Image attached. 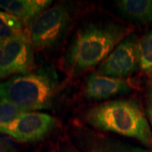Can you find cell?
<instances>
[{"instance_id": "obj_1", "label": "cell", "mask_w": 152, "mask_h": 152, "mask_svg": "<svg viewBox=\"0 0 152 152\" xmlns=\"http://www.w3.org/2000/svg\"><path fill=\"white\" fill-rule=\"evenodd\" d=\"M134 28L117 22H91L80 28L65 55V64L73 75L101 64Z\"/></svg>"}, {"instance_id": "obj_4", "label": "cell", "mask_w": 152, "mask_h": 152, "mask_svg": "<svg viewBox=\"0 0 152 152\" xmlns=\"http://www.w3.org/2000/svg\"><path fill=\"white\" fill-rule=\"evenodd\" d=\"M72 23V11L64 4L48 8L30 24L28 36L33 47L48 49L58 44Z\"/></svg>"}, {"instance_id": "obj_3", "label": "cell", "mask_w": 152, "mask_h": 152, "mask_svg": "<svg viewBox=\"0 0 152 152\" xmlns=\"http://www.w3.org/2000/svg\"><path fill=\"white\" fill-rule=\"evenodd\" d=\"M58 91L57 74L47 68L14 75L0 82V102H7L25 112L45 110L53 107Z\"/></svg>"}, {"instance_id": "obj_7", "label": "cell", "mask_w": 152, "mask_h": 152, "mask_svg": "<svg viewBox=\"0 0 152 152\" xmlns=\"http://www.w3.org/2000/svg\"><path fill=\"white\" fill-rule=\"evenodd\" d=\"M139 41L134 34L125 38L100 64L98 73L123 78L135 72L139 66Z\"/></svg>"}, {"instance_id": "obj_2", "label": "cell", "mask_w": 152, "mask_h": 152, "mask_svg": "<svg viewBox=\"0 0 152 152\" xmlns=\"http://www.w3.org/2000/svg\"><path fill=\"white\" fill-rule=\"evenodd\" d=\"M86 121L93 128L138 140L152 147V134L141 107L131 100H113L91 108Z\"/></svg>"}, {"instance_id": "obj_8", "label": "cell", "mask_w": 152, "mask_h": 152, "mask_svg": "<svg viewBox=\"0 0 152 152\" xmlns=\"http://www.w3.org/2000/svg\"><path fill=\"white\" fill-rule=\"evenodd\" d=\"M131 90L130 84L124 79L92 73L88 77L85 94L89 100L101 101L115 96L128 94Z\"/></svg>"}, {"instance_id": "obj_13", "label": "cell", "mask_w": 152, "mask_h": 152, "mask_svg": "<svg viewBox=\"0 0 152 152\" xmlns=\"http://www.w3.org/2000/svg\"><path fill=\"white\" fill-rule=\"evenodd\" d=\"M23 26L16 17L0 10V41L23 33Z\"/></svg>"}, {"instance_id": "obj_11", "label": "cell", "mask_w": 152, "mask_h": 152, "mask_svg": "<svg viewBox=\"0 0 152 152\" xmlns=\"http://www.w3.org/2000/svg\"><path fill=\"white\" fill-rule=\"evenodd\" d=\"M90 152H152L140 147H134L119 141L107 140L105 138H96L91 143Z\"/></svg>"}, {"instance_id": "obj_14", "label": "cell", "mask_w": 152, "mask_h": 152, "mask_svg": "<svg viewBox=\"0 0 152 152\" xmlns=\"http://www.w3.org/2000/svg\"><path fill=\"white\" fill-rule=\"evenodd\" d=\"M26 113L21 109L18 108L15 106H13L7 102H0V129L4 126L9 124L19 115Z\"/></svg>"}, {"instance_id": "obj_9", "label": "cell", "mask_w": 152, "mask_h": 152, "mask_svg": "<svg viewBox=\"0 0 152 152\" xmlns=\"http://www.w3.org/2000/svg\"><path fill=\"white\" fill-rule=\"evenodd\" d=\"M52 3L51 0H0V10L15 16L23 25H30Z\"/></svg>"}, {"instance_id": "obj_5", "label": "cell", "mask_w": 152, "mask_h": 152, "mask_svg": "<svg viewBox=\"0 0 152 152\" xmlns=\"http://www.w3.org/2000/svg\"><path fill=\"white\" fill-rule=\"evenodd\" d=\"M34 47L27 33L0 41V79L31 73L34 66Z\"/></svg>"}, {"instance_id": "obj_12", "label": "cell", "mask_w": 152, "mask_h": 152, "mask_svg": "<svg viewBox=\"0 0 152 152\" xmlns=\"http://www.w3.org/2000/svg\"><path fill=\"white\" fill-rule=\"evenodd\" d=\"M139 66L144 73L152 75V30L139 41Z\"/></svg>"}, {"instance_id": "obj_15", "label": "cell", "mask_w": 152, "mask_h": 152, "mask_svg": "<svg viewBox=\"0 0 152 152\" xmlns=\"http://www.w3.org/2000/svg\"><path fill=\"white\" fill-rule=\"evenodd\" d=\"M0 152H16L9 141L0 138Z\"/></svg>"}, {"instance_id": "obj_10", "label": "cell", "mask_w": 152, "mask_h": 152, "mask_svg": "<svg viewBox=\"0 0 152 152\" xmlns=\"http://www.w3.org/2000/svg\"><path fill=\"white\" fill-rule=\"evenodd\" d=\"M115 4L129 20L143 24L152 22V0H118Z\"/></svg>"}, {"instance_id": "obj_16", "label": "cell", "mask_w": 152, "mask_h": 152, "mask_svg": "<svg viewBox=\"0 0 152 152\" xmlns=\"http://www.w3.org/2000/svg\"><path fill=\"white\" fill-rule=\"evenodd\" d=\"M59 152H80L70 145H64L61 147Z\"/></svg>"}, {"instance_id": "obj_6", "label": "cell", "mask_w": 152, "mask_h": 152, "mask_svg": "<svg viewBox=\"0 0 152 152\" xmlns=\"http://www.w3.org/2000/svg\"><path fill=\"white\" fill-rule=\"evenodd\" d=\"M56 119L48 113L26 112L0 129L4 134L21 143L42 140L54 128Z\"/></svg>"}, {"instance_id": "obj_17", "label": "cell", "mask_w": 152, "mask_h": 152, "mask_svg": "<svg viewBox=\"0 0 152 152\" xmlns=\"http://www.w3.org/2000/svg\"><path fill=\"white\" fill-rule=\"evenodd\" d=\"M148 114H149V117H150V122H151V124L152 127V108L150 107V109L148 110Z\"/></svg>"}, {"instance_id": "obj_18", "label": "cell", "mask_w": 152, "mask_h": 152, "mask_svg": "<svg viewBox=\"0 0 152 152\" xmlns=\"http://www.w3.org/2000/svg\"><path fill=\"white\" fill-rule=\"evenodd\" d=\"M151 108H152V91H151Z\"/></svg>"}]
</instances>
